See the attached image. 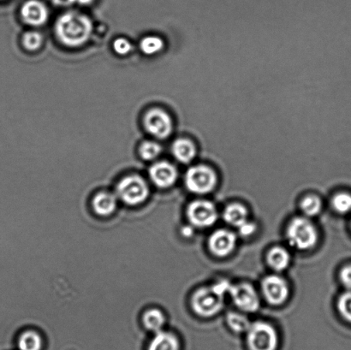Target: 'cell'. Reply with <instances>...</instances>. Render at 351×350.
Returning a JSON list of instances; mask_svg holds the SVG:
<instances>
[{"label": "cell", "mask_w": 351, "mask_h": 350, "mask_svg": "<svg viewBox=\"0 0 351 350\" xmlns=\"http://www.w3.org/2000/svg\"><path fill=\"white\" fill-rule=\"evenodd\" d=\"M149 350H180V344L175 335L160 331L151 341Z\"/></svg>", "instance_id": "16"}, {"label": "cell", "mask_w": 351, "mask_h": 350, "mask_svg": "<svg viewBox=\"0 0 351 350\" xmlns=\"http://www.w3.org/2000/svg\"><path fill=\"white\" fill-rule=\"evenodd\" d=\"M41 348H43V340L40 336L36 332H25L20 336L19 350H41Z\"/></svg>", "instance_id": "20"}, {"label": "cell", "mask_w": 351, "mask_h": 350, "mask_svg": "<svg viewBox=\"0 0 351 350\" xmlns=\"http://www.w3.org/2000/svg\"><path fill=\"white\" fill-rule=\"evenodd\" d=\"M191 305L195 314L202 317H212L219 313L223 306V297L213 287L199 288L193 295Z\"/></svg>", "instance_id": "5"}, {"label": "cell", "mask_w": 351, "mask_h": 350, "mask_svg": "<svg viewBox=\"0 0 351 350\" xmlns=\"http://www.w3.org/2000/svg\"><path fill=\"white\" fill-rule=\"evenodd\" d=\"M332 205L335 211L339 214H347L351 211V195L348 193L337 194L332 199Z\"/></svg>", "instance_id": "24"}, {"label": "cell", "mask_w": 351, "mask_h": 350, "mask_svg": "<svg viewBox=\"0 0 351 350\" xmlns=\"http://www.w3.org/2000/svg\"><path fill=\"white\" fill-rule=\"evenodd\" d=\"M75 3H80V5H89V3H91L94 0H75Z\"/></svg>", "instance_id": "33"}, {"label": "cell", "mask_w": 351, "mask_h": 350, "mask_svg": "<svg viewBox=\"0 0 351 350\" xmlns=\"http://www.w3.org/2000/svg\"><path fill=\"white\" fill-rule=\"evenodd\" d=\"M187 217L193 226L206 228L215 224L218 218V212L212 202L204 200L195 201L189 205Z\"/></svg>", "instance_id": "7"}, {"label": "cell", "mask_w": 351, "mask_h": 350, "mask_svg": "<svg viewBox=\"0 0 351 350\" xmlns=\"http://www.w3.org/2000/svg\"><path fill=\"white\" fill-rule=\"evenodd\" d=\"M229 294L233 303L241 310L254 313L259 310L260 298L256 290L250 284L243 283L232 286Z\"/></svg>", "instance_id": "9"}, {"label": "cell", "mask_w": 351, "mask_h": 350, "mask_svg": "<svg viewBox=\"0 0 351 350\" xmlns=\"http://www.w3.org/2000/svg\"><path fill=\"white\" fill-rule=\"evenodd\" d=\"M24 22L32 26L43 25L48 18V10L43 3L37 0H29L21 10Z\"/></svg>", "instance_id": "13"}, {"label": "cell", "mask_w": 351, "mask_h": 350, "mask_svg": "<svg viewBox=\"0 0 351 350\" xmlns=\"http://www.w3.org/2000/svg\"><path fill=\"white\" fill-rule=\"evenodd\" d=\"M55 29L58 39L65 46L77 47L87 42L91 36L93 24L84 14L71 12L58 19Z\"/></svg>", "instance_id": "1"}, {"label": "cell", "mask_w": 351, "mask_h": 350, "mask_svg": "<svg viewBox=\"0 0 351 350\" xmlns=\"http://www.w3.org/2000/svg\"><path fill=\"white\" fill-rule=\"evenodd\" d=\"M247 350H278V336L273 325L257 321L246 332Z\"/></svg>", "instance_id": "3"}, {"label": "cell", "mask_w": 351, "mask_h": 350, "mask_svg": "<svg viewBox=\"0 0 351 350\" xmlns=\"http://www.w3.org/2000/svg\"><path fill=\"white\" fill-rule=\"evenodd\" d=\"M338 310L343 318L351 322V291H347L339 297Z\"/></svg>", "instance_id": "27"}, {"label": "cell", "mask_w": 351, "mask_h": 350, "mask_svg": "<svg viewBox=\"0 0 351 350\" xmlns=\"http://www.w3.org/2000/svg\"><path fill=\"white\" fill-rule=\"evenodd\" d=\"M261 287L265 298L271 305L278 306L288 299L290 293L288 284L280 276L271 275L265 277Z\"/></svg>", "instance_id": "10"}, {"label": "cell", "mask_w": 351, "mask_h": 350, "mask_svg": "<svg viewBox=\"0 0 351 350\" xmlns=\"http://www.w3.org/2000/svg\"><path fill=\"white\" fill-rule=\"evenodd\" d=\"M93 207H94L96 214L99 215H111L116 210L117 199L112 194L101 192L95 195L94 201H93Z\"/></svg>", "instance_id": "15"}, {"label": "cell", "mask_w": 351, "mask_h": 350, "mask_svg": "<svg viewBox=\"0 0 351 350\" xmlns=\"http://www.w3.org/2000/svg\"><path fill=\"white\" fill-rule=\"evenodd\" d=\"M237 236L227 229H218L213 233L208 240L210 251L218 257L229 255L235 249Z\"/></svg>", "instance_id": "11"}, {"label": "cell", "mask_w": 351, "mask_h": 350, "mask_svg": "<svg viewBox=\"0 0 351 350\" xmlns=\"http://www.w3.org/2000/svg\"><path fill=\"white\" fill-rule=\"evenodd\" d=\"M223 217L229 225L239 228V226L247 221V211L243 205L232 204L225 209Z\"/></svg>", "instance_id": "18"}, {"label": "cell", "mask_w": 351, "mask_h": 350, "mask_svg": "<svg viewBox=\"0 0 351 350\" xmlns=\"http://www.w3.org/2000/svg\"><path fill=\"white\" fill-rule=\"evenodd\" d=\"M149 175L153 183L157 187L165 188L173 186L178 178V171L168 162L154 164L150 168Z\"/></svg>", "instance_id": "12"}, {"label": "cell", "mask_w": 351, "mask_h": 350, "mask_svg": "<svg viewBox=\"0 0 351 350\" xmlns=\"http://www.w3.org/2000/svg\"><path fill=\"white\" fill-rule=\"evenodd\" d=\"M239 234L244 238L253 235L256 231V225L254 223L246 221L242 225L239 226Z\"/></svg>", "instance_id": "29"}, {"label": "cell", "mask_w": 351, "mask_h": 350, "mask_svg": "<svg viewBox=\"0 0 351 350\" xmlns=\"http://www.w3.org/2000/svg\"><path fill=\"white\" fill-rule=\"evenodd\" d=\"M55 5L60 6H68L75 3V0H53Z\"/></svg>", "instance_id": "31"}, {"label": "cell", "mask_w": 351, "mask_h": 350, "mask_svg": "<svg viewBox=\"0 0 351 350\" xmlns=\"http://www.w3.org/2000/svg\"><path fill=\"white\" fill-rule=\"evenodd\" d=\"M144 126L147 132L156 138L166 139L173 132V121L166 112L152 109L144 116Z\"/></svg>", "instance_id": "8"}, {"label": "cell", "mask_w": 351, "mask_h": 350, "mask_svg": "<svg viewBox=\"0 0 351 350\" xmlns=\"http://www.w3.org/2000/svg\"><path fill=\"white\" fill-rule=\"evenodd\" d=\"M340 279L347 289L351 290V265L343 267L340 272Z\"/></svg>", "instance_id": "30"}, {"label": "cell", "mask_w": 351, "mask_h": 350, "mask_svg": "<svg viewBox=\"0 0 351 350\" xmlns=\"http://www.w3.org/2000/svg\"><path fill=\"white\" fill-rule=\"evenodd\" d=\"M161 147L154 142H145L140 147V154L143 160H152L160 155Z\"/></svg>", "instance_id": "25"}, {"label": "cell", "mask_w": 351, "mask_h": 350, "mask_svg": "<svg viewBox=\"0 0 351 350\" xmlns=\"http://www.w3.org/2000/svg\"><path fill=\"white\" fill-rule=\"evenodd\" d=\"M226 322L229 327L237 334L247 332L251 325L249 318L243 314L233 313V312L227 315Z\"/></svg>", "instance_id": "21"}, {"label": "cell", "mask_w": 351, "mask_h": 350, "mask_svg": "<svg viewBox=\"0 0 351 350\" xmlns=\"http://www.w3.org/2000/svg\"><path fill=\"white\" fill-rule=\"evenodd\" d=\"M173 153L176 159L180 162L187 164L194 160L196 150L191 140L187 139H178L175 140L173 145Z\"/></svg>", "instance_id": "17"}, {"label": "cell", "mask_w": 351, "mask_h": 350, "mask_svg": "<svg viewBox=\"0 0 351 350\" xmlns=\"http://www.w3.org/2000/svg\"><path fill=\"white\" fill-rule=\"evenodd\" d=\"M267 264L276 272H282L290 265L291 256L287 250L281 247H274L267 253Z\"/></svg>", "instance_id": "14"}, {"label": "cell", "mask_w": 351, "mask_h": 350, "mask_svg": "<svg viewBox=\"0 0 351 350\" xmlns=\"http://www.w3.org/2000/svg\"><path fill=\"white\" fill-rule=\"evenodd\" d=\"M143 324L147 330L159 332L161 329L164 327L165 322H166V318L162 312L156 308L149 310L146 312L143 315Z\"/></svg>", "instance_id": "19"}, {"label": "cell", "mask_w": 351, "mask_h": 350, "mask_svg": "<svg viewBox=\"0 0 351 350\" xmlns=\"http://www.w3.org/2000/svg\"><path fill=\"white\" fill-rule=\"evenodd\" d=\"M163 40L156 36H147L141 41L140 47L143 53L153 55L163 49Z\"/></svg>", "instance_id": "23"}, {"label": "cell", "mask_w": 351, "mask_h": 350, "mask_svg": "<svg viewBox=\"0 0 351 350\" xmlns=\"http://www.w3.org/2000/svg\"><path fill=\"white\" fill-rule=\"evenodd\" d=\"M288 242L299 250H308L316 245L318 233L315 226L308 218L292 219L287 229Z\"/></svg>", "instance_id": "2"}, {"label": "cell", "mask_w": 351, "mask_h": 350, "mask_svg": "<svg viewBox=\"0 0 351 350\" xmlns=\"http://www.w3.org/2000/svg\"><path fill=\"white\" fill-rule=\"evenodd\" d=\"M113 48L117 53L119 55H126L130 53L132 49V44L128 40L123 39V38H119L117 39L113 43Z\"/></svg>", "instance_id": "28"}, {"label": "cell", "mask_w": 351, "mask_h": 350, "mask_svg": "<svg viewBox=\"0 0 351 350\" xmlns=\"http://www.w3.org/2000/svg\"><path fill=\"white\" fill-rule=\"evenodd\" d=\"M193 233H194V231H193L191 226H184V227L182 229V234L185 236V238H189V236L193 235Z\"/></svg>", "instance_id": "32"}, {"label": "cell", "mask_w": 351, "mask_h": 350, "mask_svg": "<svg viewBox=\"0 0 351 350\" xmlns=\"http://www.w3.org/2000/svg\"><path fill=\"white\" fill-rule=\"evenodd\" d=\"M322 204L321 199L316 195H311L302 199L301 209L308 217H314L322 211Z\"/></svg>", "instance_id": "22"}, {"label": "cell", "mask_w": 351, "mask_h": 350, "mask_svg": "<svg viewBox=\"0 0 351 350\" xmlns=\"http://www.w3.org/2000/svg\"><path fill=\"white\" fill-rule=\"evenodd\" d=\"M23 46L26 49L29 51H36L39 49L41 45H43V36L40 33L30 31L24 34L23 38Z\"/></svg>", "instance_id": "26"}, {"label": "cell", "mask_w": 351, "mask_h": 350, "mask_svg": "<svg viewBox=\"0 0 351 350\" xmlns=\"http://www.w3.org/2000/svg\"><path fill=\"white\" fill-rule=\"evenodd\" d=\"M117 194L125 204L137 205L146 201L149 195V188L143 177L134 175L119 182Z\"/></svg>", "instance_id": "4"}, {"label": "cell", "mask_w": 351, "mask_h": 350, "mask_svg": "<svg viewBox=\"0 0 351 350\" xmlns=\"http://www.w3.org/2000/svg\"><path fill=\"white\" fill-rule=\"evenodd\" d=\"M217 184V176L211 168L196 166L189 168L185 176V184L192 193L204 195L211 192Z\"/></svg>", "instance_id": "6"}]
</instances>
